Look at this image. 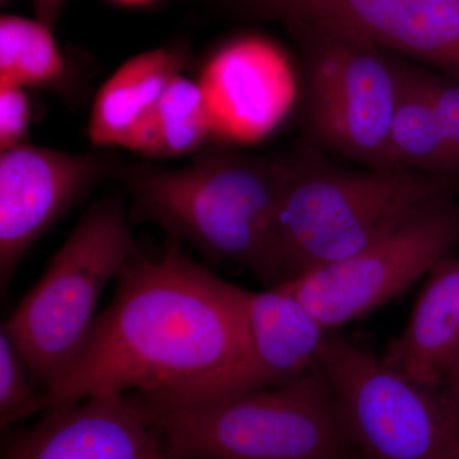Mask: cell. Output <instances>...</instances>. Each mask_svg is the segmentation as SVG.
Instances as JSON below:
<instances>
[{
	"instance_id": "6da1fadb",
	"label": "cell",
	"mask_w": 459,
	"mask_h": 459,
	"mask_svg": "<svg viewBox=\"0 0 459 459\" xmlns=\"http://www.w3.org/2000/svg\"><path fill=\"white\" fill-rule=\"evenodd\" d=\"M77 358L44 391L42 412L98 394L152 400L232 394L246 367V292L190 258L178 241L135 253L117 274Z\"/></svg>"
},
{
	"instance_id": "7a4b0ae2",
	"label": "cell",
	"mask_w": 459,
	"mask_h": 459,
	"mask_svg": "<svg viewBox=\"0 0 459 459\" xmlns=\"http://www.w3.org/2000/svg\"><path fill=\"white\" fill-rule=\"evenodd\" d=\"M117 172L132 223L159 226L166 240L189 244L213 264L247 268L267 289L282 282L285 160L207 150L184 168L133 164Z\"/></svg>"
},
{
	"instance_id": "3957f363",
	"label": "cell",
	"mask_w": 459,
	"mask_h": 459,
	"mask_svg": "<svg viewBox=\"0 0 459 459\" xmlns=\"http://www.w3.org/2000/svg\"><path fill=\"white\" fill-rule=\"evenodd\" d=\"M141 397L169 459H360L318 364L271 388L180 401Z\"/></svg>"
},
{
	"instance_id": "277c9868",
	"label": "cell",
	"mask_w": 459,
	"mask_h": 459,
	"mask_svg": "<svg viewBox=\"0 0 459 459\" xmlns=\"http://www.w3.org/2000/svg\"><path fill=\"white\" fill-rule=\"evenodd\" d=\"M285 169L282 282L367 249L448 199L452 189L439 175L343 170L303 153L285 160Z\"/></svg>"
},
{
	"instance_id": "5b68a950",
	"label": "cell",
	"mask_w": 459,
	"mask_h": 459,
	"mask_svg": "<svg viewBox=\"0 0 459 459\" xmlns=\"http://www.w3.org/2000/svg\"><path fill=\"white\" fill-rule=\"evenodd\" d=\"M131 223L122 197L91 205L3 325L35 389H47L77 358L98 318L102 290L140 252Z\"/></svg>"
},
{
	"instance_id": "8992f818",
	"label": "cell",
	"mask_w": 459,
	"mask_h": 459,
	"mask_svg": "<svg viewBox=\"0 0 459 459\" xmlns=\"http://www.w3.org/2000/svg\"><path fill=\"white\" fill-rule=\"evenodd\" d=\"M316 364L359 458L448 459L459 451V400L446 386L416 385L332 332Z\"/></svg>"
},
{
	"instance_id": "52a82bcc",
	"label": "cell",
	"mask_w": 459,
	"mask_h": 459,
	"mask_svg": "<svg viewBox=\"0 0 459 459\" xmlns=\"http://www.w3.org/2000/svg\"><path fill=\"white\" fill-rule=\"evenodd\" d=\"M289 27L303 50L310 117L319 137L371 169H392L388 141L398 95L395 62L373 42L334 27Z\"/></svg>"
},
{
	"instance_id": "ba28073f",
	"label": "cell",
	"mask_w": 459,
	"mask_h": 459,
	"mask_svg": "<svg viewBox=\"0 0 459 459\" xmlns=\"http://www.w3.org/2000/svg\"><path fill=\"white\" fill-rule=\"evenodd\" d=\"M458 243L459 204L448 198L367 249L280 285L332 332L394 300Z\"/></svg>"
},
{
	"instance_id": "9c48e42d",
	"label": "cell",
	"mask_w": 459,
	"mask_h": 459,
	"mask_svg": "<svg viewBox=\"0 0 459 459\" xmlns=\"http://www.w3.org/2000/svg\"><path fill=\"white\" fill-rule=\"evenodd\" d=\"M244 13L287 23L334 27L439 66L459 71V0H240Z\"/></svg>"
},
{
	"instance_id": "30bf717a",
	"label": "cell",
	"mask_w": 459,
	"mask_h": 459,
	"mask_svg": "<svg viewBox=\"0 0 459 459\" xmlns=\"http://www.w3.org/2000/svg\"><path fill=\"white\" fill-rule=\"evenodd\" d=\"M110 172L104 157L25 143L0 151V283L30 249Z\"/></svg>"
},
{
	"instance_id": "8fae6325",
	"label": "cell",
	"mask_w": 459,
	"mask_h": 459,
	"mask_svg": "<svg viewBox=\"0 0 459 459\" xmlns=\"http://www.w3.org/2000/svg\"><path fill=\"white\" fill-rule=\"evenodd\" d=\"M3 459H169L140 394L91 395L45 411L8 440Z\"/></svg>"
},
{
	"instance_id": "7c38bea8",
	"label": "cell",
	"mask_w": 459,
	"mask_h": 459,
	"mask_svg": "<svg viewBox=\"0 0 459 459\" xmlns=\"http://www.w3.org/2000/svg\"><path fill=\"white\" fill-rule=\"evenodd\" d=\"M249 349L235 392L291 382L316 367L327 331L282 285L246 292Z\"/></svg>"
},
{
	"instance_id": "4fadbf2b",
	"label": "cell",
	"mask_w": 459,
	"mask_h": 459,
	"mask_svg": "<svg viewBox=\"0 0 459 459\" xmlns=\"http://www.w3.org/2000/svg\"><path fill=\"white\" fill-rule=\"evenodd\" d=\"M380 360L416 385H444L459 361V256H446L429 272L406 327Z\"/></svg>"
},
{
	"instance_id": "5bb4252c",
	"label": "cell",
	"mask_w": 459,
	"mask_h": 459,
	"mask_svg": "<svg viewBox=\"0 0 459 459\" xmlns=\"http://www.w3.org/2000/svg\"><path fill=\"white\" fill-rule=\"evenodd\" d=\"M186 65V54L178 48L144 51L123 63L93 101L87 126L91 142L123 147Z\"/></svg>"
},
{
	"instance_id": "9a60e30c",
	"label": "cell",
	"mask_w": 459,
	"mask_h": 459,
	"mask_svg": "<svg viewBox=\"0 0 459 459\" xmlns=\"http://www.w3.org/2000/svg\"><path fill=\"white\" fill-rule=\"evenodd\" d=\"M397 65L398 95L389 129L392 169L427 171L439 177L459 175V161L444 137L431 107L421 71Z\"/></svg>"
},
{
	"instance_id": "2e32d148",
	"label": "cell",
	"mask_w": 459,
	"mask_h": 459,
	"mask_svg": "<svg viewBox=\"0 0 459 459\" xmlns=\"http://www.w3.org/2000/svg\"><path fill=\"white\" fill-rule=\"evenodd\" d=\"M212 129V115L201 84L186 75L175 78L124 143L147 159H171L197 152Z\"/></svg>"
},
{
	"instance_id": "e0dca14e",
	"label": "cell",
	"mask_w": 459,
	"mask_h": 459,
	"mask_svg": "<svg viewBox=\"0 0 459 459\" xmlns=\"http://www.w3.org/2000/svg\"><path fill=\"white\" fill-rule=\"evenodd\" d=\"M68 68L53 30L39 20L0 18V86L56 89Z\"/></svg>"
},
{
	"instance_id": "ac0fdd59",
	"label": "cell",
	"mask_w": 459,
	"mask_h": 459,
	"mask_svg": "<svg viewBox=\"0 0 459 459\" xmlns=\"http://www.w3.org/2000/svg\"><path fill=\"white\" fill-rule=\"evenodd\" d=\"M41 411L22 355L4 332H0V422L2 428Z\"/></svg>"
},
{
	"instance_id": "d6986e66",
	"label": "cell",
	"mask_w": 459,
	"mask_h": 459,
	"mask_svg": "<svg viewBox=\"0 0 459 459\" xmlns=\"http://www.w3.org/2000/svg\"><path fill=\"white\" fill-rule=\"evenodd\" d=\"M421 75L440 129L459 161V81L425 71Z\"/></svg>"
},
{
	"instance_id": "ffe728a7",
	"label": "cell",
	"mask_w": 459,
	"mask_h": 459,
	"mask_svg": "<svg viewBox=\"0 0 459 459\" xmlns=\"http://www.w3.org/2000/svg\"><path fill=\"white\" fill-rule=\"evenodd\" d=\"M31 108L26 89L0 86V151L29 143Z\"/></svg>"
},
{
	"instance_id": "44dd1931",
	"label": "cell",
	"mask_w": 459,
	"mask_h": 459,
	"mask_svg": "<svg viewBox=\"0 0 459 459\" xmlns=\"http://www.w3.org/2000/svg\"><path fill=\"white\" fill-rule=\"evenodd\" d=\"M66 0H32L36 20L40 21L44 25L54 30L57 21H59Z\"/></svg>"
},
{
	"instance_id": "7402d4cb",
	"label": "cell",
	"mask_w": 459,
	"mask_h": 459,
	"mask_svg": "<svg viewBox=\"0 0 459 459\" xmlns=\"http://www.w3.org/2000/svg\"><path fill=\"white\" fill-rule=\"evenodd\" d=\"M444 386L448 388L459 400V361L449 371L446 382H444Z\"/></svg>"
},
{
	"instance_id": "603a6c76",
	"label": "cell",
	"mask_w": 459,
	"mask_h": 459,
	"mask_svg": "<svg viewBox=\"0 0 459 459\" xmlns=\"http://www.w3.org/2000/svg\"><path fill=\"white\" fill-rule=\"evenodd\" d=\"M448 459H459V451L455 453V455H451Z\"/></svg>"
},
{
	"instance_id": "cb8c5ba5",
	"label": "cell",
	"mask_w": 459,
	"mask_h": 459,
	"mask_svg": "<svg viewBox=\"0 0 459 459\" xmlns=\"http://www.w3.org/2000/svg\"><path fill=\"white\" fill-rule=\"evenodd\" d=\"M11 2V0H0V4L4 5L7 4V3Z\"/></svg>"
},
{
	"instance_id": "d4e9b609",
	"label": "cell",
	"mask_w": 459,
	"mask_h": 459,
	"mask_svg": "<svg viewBox=\"0 0 459 459\" xmlns=\"http://www.w3.org/2000/svg\"><path fill=\"white\" fill-rule=\"evenodd\" d=\"M457 80H459V74H458V78H457Z\"/></svg>"
}]
</instances>
